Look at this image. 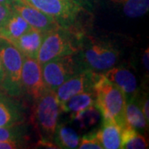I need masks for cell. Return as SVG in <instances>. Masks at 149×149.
Masks as SVG:
<instances>
[{"mask_svg": "<svg viewBox=\"0 0 149 149\" xmlns=\"http://www.w3.org/2000/svg\"><path fill=\"white\" fill-rule=\"evenodd\" d=\"M76 54L85 69L96 73H104L118 65L121 52L117 45L110 40L84 33L79 52Z\"/></svg>", "mask_w": 149, "mask_h": 149, "instance_id": "1", "label": "cell"}, {"mask_svg": "<svg viewBox=\"0 0 149 149\" xmlns=\"http://www.w3.org/2000/svg\"><path fill=\"white\" fill-rule=\"evenodd\" d=\"M83 35L80 27L61 26L47 32L37 55V61L42 65L54 59L76 54Z\"/></svg>", "mask_w": 149, "mask_h": 149, "instance_id": "2", "label": "cell"}, {"mask_svg": "<svg viewBox=\"0 0 149 149\" xmlns=\"http://www.w3.org/2000/svg\"><path fill=\"white\" fill-rule=\"evenodd\" d=\"M95 107L103 119L113 120L123 128L126 125L124 95L114 84L107 79L103 73H98L94 85Z\"/></svg>", "mask_w": 149, "mask_h": 149, "instance_id": "3", "label": "cell"}, {"mask_svg": "<svg viewBox=\"0 0 149 149\" xmlns=\"http://www.w3.org/2000/svg\"><path fill=\"white\" fill-rule=\"evenodd\" d=\"M61 112L56 92L47 89L33 101L32 123L40 139L53 141L55 130Z\"/></svg>", "mask_w": 149, "mask_h": 149, "instance_id": "4", "label": "cell"}, {"mask_svg": "<svg viewBox=\"0 0 149 149\" xmlns=\"http://www.w3.org/2000/svg\"><path fill=\"white\" fill-rule=\"evenodd\" d=\"M0 56L4 73L0 85L1 90L8 95L18 99L23 96L21 76L24 56L12 43L1 37Z\"/></svg>", "mask_w": 149, "mask_h": 149, "instance_id": "5", "label": "cell"}, {"mask_svg": "<svg viewBox=\"0 0 149 149\" xmlns=\"http://www.w3.org/2000/svg\"><path fill=\"white\" fill-rule=\"evenodd\" d=\"M52 17L61 27H79L80 17L85 12L72 0H22Z\"/></svg>", "mask_w": 149, "mask_h": 149, "instance_id": "6", "label": "cell"}, {"mask_svg": "<svg viewBox=\"0 0 149 149\" xmlns=\"http://www.w3.org/2000/svg\"><path fill=\"white\" fill-rule=\"evenodd\" d=\"M44 83L49 90L56 91L74 74L85 70L77 54L54 59L42 65Z\"/></svg>", "mask_w": 149, "mask_h": 149, "instance_id": "7", "label": "cell"}, {"mask_svg": "<svg viewBox=\"0 0 149 149\" xmlns=\"http://www.w3.org/2000/svg\"><path fill=\"white\" fill-rule=\"evenodd\" d=\"M21 80L22 95L32 102L47 90L43 80L42 65L37 59L23 57Z\"/></svg>", "mask_w": 149, "mask_h": 149, "instance_id": "8", "label": "cell"}, {"mask_svg": "<svg viewBox=\"0 0 149 149\" xmlns=\"http://www.w3.org/2000/svg\"><path fill=\"white\" fill-rule=\"evenodd\" d=\"M97 74L91 70L85 69L65 80L55 91L60 105L75 95L93 91Z\"/></svg>", "mask_w": 149, "mask_h": 149, "instance_id": "9", "label": "cell"}, {"mask_svg": "<svg viewBox=\"0 0 149 149\" xmlns=\"http://www.w3.org/2000/svg\"><path fill=\"white\" fill-rule=\"evenodd\" d=\"M10 5L31 27L42 32H48L60 26L52 17L44 13L22 0H13Z\"/></svg>", "mask_w": 149, "mask_h": 149, "instance_id": "10", "label": "cell"}, {"mask_svg": "<svg viewBox=\"0 0 149 149\" xmlns=\"http://www.w3.org/2000/svg\"><path fill=\"white\" fill-rule=\"evenodd\" d=\"M104 75L122 91L126 102L135 98L139 93L138 79L133 71L123 65H114L104 71Z\"/></svg>", "mask_w": 149, "mask_h": 149, "instance_id": "11", "label": "cell"}, {"mask_svg": "<svg viewBox=\"0 0 149 149\" xmlns=\"http://www.w3.org/2000/svg\"><path fill=\"white\" fill-rule=\"evenodd\" d=\"M26 122V109L17 98L0 90V127Z\"/></svg>", "mask_w": 149, "mask_h": 149, "instance_id": "12", "label": "cell"}, {"mask_svg": "<svg viewBox=\"0 0 149 149\" xmlns=\"http://www.w3.org/2000/svg\"><path fill=\"white\" fill-rule=\"evenodd\" d=\"M46 33L47 32L31 27L24 34L9 42L12 43L24 56L37 59V55Z\"/></svg>", "mask_w": 149, "mask_h": 149, "instance_id": "13", "label": "cell"}, {"mask_svg": "<svg viewBox=\"0 0 149 149\" xmlns=\"http://www.w3.org/2000/svg\"><path fill=\"white\" fill-rule=\"evenodd\" d=\"M95 107V94L94 90L72 96L61 104V112L68 113L72 120H75L84 112Z\"/></svg>", "mask_w": 149, "mask_h": 149, "instance_id": "14", "label": "cell"}, {"mask_svg": "<svg viewBox=\"0 0 149 149\" xmlns=\"http://www.w3.org/2000/svg\"><path fill=\"white\" fill-rule=\"evenodd\" d=\"M97 135L104 149L121 148L122 128L113 120L103 119Z\"/></svg>", "mask_w": 149, "mask_h": 149, "instance_id": "15", "label": "cell"}, {"mask_svg": "<svg viewBox=\"0 0 149 149\" xmlns=\"http://www.w3.org/2000/svg\"><path fill=\"white\" fill-rule=\"evenodd\" d=\"M31 28L30 25L13 8V13L0 27V37L12 42Z\"/></svg>", "mask_w": 149, "mask_h": 149, "instance_id": "16", "label": "cell"}, {"mask_svg": "<svg viewBox=\"0 0 149 149\" xmlns=\"http://www.w3.org/2000/svg\"><path fill=\"white\" fill-rule=\"evenodd\" d=\"M125 121L126 125L135 128L141 133H145L148 128L149 124L146 121L143 113L141 110L138 100V95L131 100L126 102Z\"/></svg>", "mask_w": 149, "mask_h": 149, "instance_id": "17", "label": "cell"}, {"mask_svg": "<svg viewBox=\"0 0 149 149\" xmlns=\"http://www.w3.org/2000/svg\"><path fill=\"white\" fill-rule=\"evenodd\" d=\"M80 141V136L72 128L64 123H58L55 130L53 142L58 148L75 149L78 148Z\"/></svg>", "mask_w": 149, "mask_h": 149, "instance_id": "18", "label": "cell"}, {"mask_svg": "<svg viewBox=\"0 0 149 149\" xmlns=\"http://www.w3.org/2000/svg\"><path fill=\"white\" fill-rule=\"evenodd\" d=\"M148 148V143L143 133L135 128L125 125L121 131V148L145 149Z\"/></svg>", "mask_w": 149, "mask_h": 149, "instance_id": "19", "label": "cell"}, {"mask_svg": "<svg viewBox=\"0 0 149 149\" xmlns=\"http://www.w3.org/2000/svg\"><path fill=\"white\" fill-rule=\"evenodd\" d=\"M117 3L122 4L124 15L130 18L144 16L149 9V0H119Z\"/></svg>", "mask_w": 149, "mask_h": 149, "instance_id": "20", "label": "cell"}, {"mask_svg": "<svg viewBox=\"0 0 149 149\" xmlns=\"http://www.w3.org/2000/svg\"><path fill=\"white\" fill-rule=\"evenodd\" d=\"M28 124L26 122L0 127V140L27 139Z\"/></svg>", "mask_w": 149, "mask_h": 149, "instance_id": "21", "label": "cell"}, {"mask_svg": "<svg viewBox=\"0 0 149 149\" xmlns=\"http://www.w3.org/2000/svg\"><path fill=\"white\" fill-rule=\"evenodd\" d=\"M78 148L80 149H104L97 135V131L94 130L91 133L85 134L80 137V144Z\"/></svg>", "mask_w": 149, "mask_h": 149, "instance_id": "22", "label": "cell"}, {"mask_svg": "<svg viewBox=\"0 0 149 149\" xmlns=\"http://www.w3.org/2000/svg\"><path fill=\"white\" fill-rule=\"evenodd\" d=\"M27 139L0 140V149H18L27 148Z\"/></svg>", "mask_w": 149, "mask_h": 149, "instance_id": "23", "label": "cell"}, {"mask_svg": "<svg viewBox=\"0 0 149 149\" xmlns=\"http://www.w3.org/2000/svg\"><path fill=\"white\" fill-rule=\"evenodd\" d=\"M138 100H139V105L141 108V110L143 113L144 118L147 123L149 124V98L148 93H143V95H138Z\"/></svg>", "mask_w": 149, "mask_h": 149, "instance_id": "24", "label": "cell"}, {"mask_svg": "<svg viewBox=\"0 0 149 149\" xmlns=\"http://www.w3.org/2000/svg\"><path fill=\"white\" fill-rule=\"evenodd\" d=\"M77 5L80 7L85 13H92L95 10L99 0H72Z\"/></svg>", "mask_w": 149, "mask_h": 149, "instance_id": "25", "label": "cell"}, {"mask_svg": "<svg viewBox=\"0 0 149 149\" xmlns=\"http://www.w3.org/2000/svg\"><path fill=\"white\" fill-rule=\"evenodd\" d=\"M13 13V8L10 4L0 3V27L5 22Z\"/></svg>", "mask_w": 149, "mask_h": 149, "instance_id": "26", "label": "cell"}, {"mask_svg": "<svg viewBox=\"0 0 149 149\" xmlns=\"http://www.w3.org/2000/svg\"><path fill=\"white\" fill-rule=\"evenodd\" d=\"M149 49L148 47L146 48V50L144 51L143 55V57H142V62L143 65L144 70L145 71L147 72V74H148V69H149Z\"/></svg>", "mask_w": 149, "mask_h": 149, "instance_id": "27", "label": "cell"}, {"mask_svg": "<svg viewBox=\"0 0 149 149\" xmlns=\"http://www.w3.org/2000/svg\"><path fill=\"white\" fill-rule=\"evenodd\" d=\"M3 62H2V58L0 56V85L2 83V80L3 79Z\"/></svg>", "mask_w": 149, "mask_h": 149, "instance_id": "28", "label": "cell"}, {"mask_svg": "<svg viewBox=\"0 0 149 149\" xmlns=\"http://www.w3.org/2000/svg\"><path fill=\"white\" fill-rule=\"evenodd\" d=\"M13 0H0V3H7V4H11Z\"/></svg>", "mask_w": 149, "mask_h": 149, "instance_id": "29", "label": "cell"}, {"mask_svg": "<svg viewBox=\"0 0 149 149\" xmlns=\"http://www.w3.org/2000/svg\"><path fill=\"white\" fill-rule=\"evenodd\" d=\"M112 1H113V2H115V3H118V2L119 0H112Z\"/></svg>", "mask_w": 149, "mask_h": 149, "instance_id": "30", "label": "cell"}]
</instances>
